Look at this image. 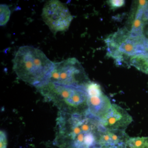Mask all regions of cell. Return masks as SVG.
Instances as JSON below:
<instances>
[{
  "label": "cell",
  "instance_id": "16",
  "mask_svg": "<svg viewBox=\"0 0 148 148\" xmlns=\"http://www.w3.org/2000/svg\"><path fill=\"white\" fill-rule=\"evenodd\" d=\"M94 148H127L125 145H123L118 147H101V146H98Z\"/></svg>",
  "mask_w": 148,
  "mask_h": 148
},
{
  "label": "cell",
  "instance_id": "11",
  "mask_svg": "<svg viewBox=\"0 0 148 148\" xmlns=\"http://www.w3.org/2000/svg\"><path fill=\"white\" fill-rule=\"evenodd\" d=\"M130 64L148 75V53L133 56L130 60Z\"/></svg>",
  "mask_w": 148,
  "mask_h": 148
},
{
  "label": "cell",
  "instance_id": "4",
  "mask_svg": "<svg viewBox=\"0 0 148 148\" xmlns=\"http://www.w3.org/2000/svg\"><path fill=\"white\" fill-rule=\"evenodd\" d=\"M54 65L49 82L86 87L90 82L83 67L75 58L55 63Z\"/></svg>",
  "mask_w": 148,
  "mask_h": 148
},
{
  "label": "cell",
  "instance_id": "6",
  "mask_svg": "<svg viewBox=\"0 0 148 148\" xmlns=\"http://www.w3.org/2000/svg\"><path fill=\"white\" fill-rule=\"evenodd\" d=\"M88 112L100 119L111 108L110 100L103 92L101 85L90 81L86 86Z\"/></svg>",
  "mask_w": 148,
  "mask_h": 148
},
{
  "label": "cell",
  "instance_id": "13",
  "mask_svg": "<svg viewBox=\"0 0 148 148\" xmlns=\"http://www.w3.org/2000/svg\"><path fill=\"white\" fill-rule=\"evenodd\" d=\"M1 26H4L8 22L10 16V10L8 6L1 5Z\"/></svg>",
  "mask_w": 148,
  "mask_h": 148
},
{
  "label": "cell",
  "instance_id": "12",
  "mask_svg": "<svg viewBox=\"0 0 148 148\" xmlns=\"http://www.w3.org/2000/svg\"><path fill=\"white\" fill-rule=\"evenodd\" d=\"M125 145L127 148H148V137H129Z\"/></svg>",
  "mask_w": 148,
  "mask_h": 148
},
{
  "label": "cell",
  "instance_id": "10",
  "mask_svg": "<svg viewBox=\"0 0 148 148\" xmlns=\"http://www.w3.org/2000/svg\"><path fill=\"white\" fill-rule=\"evenodd\" d=\"M146 6L139 5L132 29L130 32V37L131 38H140L144 36V23L143 20V16L144 8Z\"/></svg>",
  "mask_w": 148,
  "mask_h": 148
},
{
  "label": "cell",
  "instance_id": "5",
  "mask_svg": "<svg viewBox=\"0 0 148 148\" xmlns=\"http://www.w3.org/2000/svg\"><path fill=\"white\" fill-rule=\"evenodd\" d=\"M42 16L51 31L55 34L68 30L73 18L67 6L57 0L46 3Z\"/></svg>",
  "mask_w": 148,
  "mask_h": 148
},
{
  "label": "cell",
  "instance_id": "3",
  "mask_svg": "<svg viewBox=\"0 0 148 148\" xmlns=\"http://www.w3.org/2000/svg\"><path fill=\"white\" fill-rule=\"evenodd\" d=\"M37 88L47 100L53 103L59 112L76 114L84 113L88 111L85 87L49 82Z\"/></svg>",
  "mask_w": 148,
  "mask_h": 148
},
{
  "label": "cell",
  "instance_id": "15",
  "mask_svg": "<svg viewBox=\"0 0 148 148\" xmlns=\"http://www.w3.org/2000/svg\"><path fill=\"white\" fill-rule=\"evenodd\" d=\"M109 4L113 8H117L124 5L125 1L123 0H111L108 1Z\"/></svg>",
  "mask_w": 148,
  "mask_h": 148
},
{
  "label": "cell",
  "instance_id": "1",
  "mask_svg": "<svg viewBox=\"0 0 148 148\" xmlns=\"http://www.w3.org/2000/svg\"><path fill=\"white\" fill-rule=\"evenodd\" d=\"M105 129L88 111L82 114L59 112L54 144L60 148H94Z\"/></svg>",
  "mask_w": 148,
  "mask_h": 148
},
{
  "label": "cell",
  "instance_id": "7",
  "mask_svg": "<svg viewBox=\"0 0 148 148\" xmlns=\"http://www.w3.org/2000/svg\"><path fill=\"white\" fill-rule=\"evenodd\" d=\"M102 127L108 130H125L132 122V117L120 106L112 104L107 113L99 119Z\"/></svg>",
  "mask_w": 148,
  "mask_h": 148
},
{
  "label": "cell",
  "instance_id": "8",
  "mask_svg": "<svg viewBox=\"0 0 148 148\" xmlns=\"http://www.w3.org/2000/svg\"><path fill=\"white\" fill-rule=\"evenodd\" d=\"M118 51L121 55L133 57L148 53V39L145 36L136 38L129 36L120 44Z\"/></svg>",
  "mask_w": 148,
  "mask_h": 148
},
{
  "label": "cell",
  "instance_id": "2",
  "mask_svg": "<svg viewBox=\"0 0 148 148\" xmlns=\"http://www.w3.org/2000/svg\"><path fill=\"white\" fill-rule=\"evenodd\" d=\"M12 62L18 78L36 88L49 82L55 66L42 51L30 46L19 47Z\"/></svg>",
  "mask_w": 148,
  "mask_h": 148
},
{
  "label": "cell",
  "instance_id": "9",
  "mask_svg": "<svg viewBox=\"0 0 148 148\" xmlns=\"http://www.w3.org/2000/svg\"><path fill=\"white\" fill-rule=\"evenodd\" d=\"M129 136L125 130L105 129L101 135L98 145L101 147H116L125 145Z\"/></svg>",
  "mask_w": 148,
  "mask_h": 148
},
{
  "label": "cell",
  "instance_id": "14",
  "mask_svg": "<svg viewBox=\"0 0 148 148\" xmlns=\"http://www.w3.org/2000/svg\"><path fill=\"white\" fill-rule=\"evenodd\" d=\"M7 136L5 132L1 130L0 132V148H7Z\"/></svg>",
  "mask_w": 148,
  "mask_h": 148
}]
</instances>
